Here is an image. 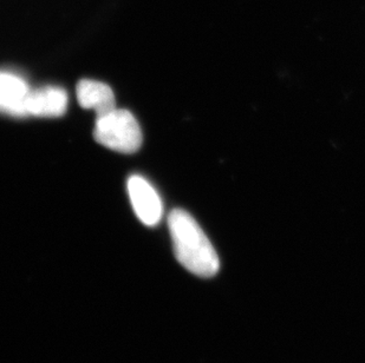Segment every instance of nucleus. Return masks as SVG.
Masks as SVG:
<instances>
[{
  "mask_svg": "<svg viewBox=\"0 0 365 363\" xmlns=\"http://www.w3.org/2000/svg\"><path fill=\"white\" fill-rule=\"evenodd\" d=\"M30 88L23 77L9 71H0V113L9 116H26V98Z\"/></svg>",
  "mask_w": 365,
  "mask_h": 363,
  "instance_id": "nucleus-5",
  "label": "nucleus"
},
{
  "mask_svg": "<svg viewBox=\"0 0 365 363\" xmlns=\"http://www.w3.org/2000/svg\"><path fill=\"white\" fill-rule=\"evenodd\" d=\"M128 192L135 214L143 224L155 226L163 219V201L149 182L142 176H131L128 181Z\"/></svg>",
  "mask_w": 365,
  "mask_h": 363,
  "instance_id": "nucleus-3",
  "label": "nucleus"
},
{
  "mask_svg": "<svg viewBox=\"0 0 365 363\" xmlns=\"http://www.w3.org/2000/svg\"><path fill=\"white\" fill-rule=\"evenodd\" d=\"M68 107V93L58 86H43L30 90L25 110L26 116L59 117Z\"/></svg>",
  "mask_w": 365,
  "mask_h": 363,
  "instance_id": "nucleus-4",
  "label": "nucleus"
},
{
  "mask_svg": "<svg viewBox=\"0 0 365 363\" xmlns=\"http://www.w3.org/2000/svg\"><path fill=\"white\" fill-rule=\"evenodd\" d=\"M93 138L101 145L121 154H134L142 145L140 124L127 110L115 109L97 117Z\"/></svg>",
  "mask_w": 365,
  "mask_h": 363,
  "instance_id": "nucleus-2",
  "label": "nucleus"
},
{
  "mask_svg": "<svg viewBox=\"0 0 365 363\" xmlns=\"http://www.w3.org/2000/svg\"><path fill=\"white\" fill-rule=\"evenodd\" d=\"M168 226L180 263L199 278L215 276L220 269V261L213 244L193 216L185 210L174 209L169 215Z\"/></svg>",
  "mask_w": 365,
  "mask_h": 363,
  "instance_id": "nucleus-1",
  "label": "nucleus"
},
{
  "mask_svg": "<svg viewBox=\"0 0 365 363\" xmlns=\"http://www.w3.org/2000/svg\"><path fill=\"white\" fill-rule=\"evenodd\" d=\"M77 100L81 107L95 110L97 117L116 109V100L110 86L97 80L83 79L77 84Z\"/></svg>",
  "mask_w": 365,
  "mask_h": 363,
  "instance_id": "nucleus-6",
  "label": "nucleus"
}]
</instances>
